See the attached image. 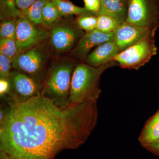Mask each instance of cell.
<instances>
[{
  "instance_id": "obj_1",
  "label": "cell",
  "mask_w": 159,
  "mask_h": 159,
  "mask_svg": "<svg viewBox=\"0 0 159 159\" xmlns=\"http://www.w3.org/2000/svg\"><path fill=\"white\" fill-rule=\"evenodd\" d=\"M0 111L1 159H53L86 142L97 125V101L59 108L42 96L5 100Z\"/></svg>"
},
{
  "instance_id": "obj_2",
  "label": "cell",
  "mask_w": 159,
  "mask_h": 159,
  "mask_svg": "<svg viewBox=\"0 0 159 159\" xmlns=\"http://www.w3.org/2000/svg\"><path fill=\"white\" fill-rule=\"evenodd\" d=\"M118 65L114 61L97 67L82 63L77 64L71 80L70 106L88 101H97L101 93L99 88L101 75L107 69Z\"/></svg>"
},
{
  "instance_id": "obj_3",
  "label": "cell",
  "mask_w": 159,
  "mask_h": 159,
  "mask_svg": "<svg viewBox=\"0 0 159 159\" xmlns=\"http://www.w3.org/2000/svg\"><path fill=\"white\" fill-rule=\"evenodd\" d=\"M77 64L73 61L63 60L51 64L44 82L41 96L61 109L70 107L69 96L72 75Z\"/></svg>"
},
{
  "instance_id": "obj_4",
  "label": "cell",
  "mask_w": 159,
  "mask_h": 159,
  "mask_svg": "<svg viewBox=\"0 0 159 159\" xmlns=\"http://www.w3.org/2000/svg\"><path fill=\"white\" fill-rule=\"evenodd\" d=\"M48 57L47 51L39 44L16 54L12 60L11 68L43 84L48 69Z\"/></svg>"
},
{
  "instance_id": "obj_5",
  "label": "cell",
  "mask_w": 159,
  "mask_h": 159,
  "mask_svg": "<svg viewBox=\"0 0 159 159\" xmlns=\"http://www.w3.org/2000/svg\"><path fill=\"white\" fill-rule=\"evenodd\" d=\"M155 33H150L134 44L120 52L113 61L122 69L139 70L157 54Z\"/></svg>"
},
{
  "instance_id": "obj_6",
  "label": "cell",
  "mask_w": 159,
  "mask_h": 159,
  "mask_svg": "<svg viewBox=\"0 0 159 159\" xmlns=\"http://www.w3.org/2000/svg\"><path fill=\"white\" fill-rule=\"evenodd\" d=\"M126 22L156 31L159 27V0H128Z\"/></svg>"
},
{
  "instance_id": "obj_7",
  "label": "cell",
  "mask_w": 159,
  "mask_h": 159,
  "mask_svg": "<svg viewBox=\"0 0 159 159\" xmlns=\"http://www.w3.org/2000/svg\"><path fill=\"white\" fill-rule=\"evenodd\" d=\"M9 94L3 100L13 102H25L34 97L41 96L43 84L38 83L25 74L11 70Z\"/></svg>"
},
{
  "instance_id": "obj_8",
  "label": "cell",
  "mask_w": 159,
  "mask_h": 159,
  "mask_svg": "<svg viewBox=\"0 0 159 159\" xmlns=\"http://www.w3.org/2000/svg\"><path fill=\"white\" fill-rule=\"evenodd\" d=\"M16 24L17 54L39 44L50 35L47 29L40 28L24 15L17 19Z\"/></svg>"
},
{
  "instance_id": "obj_9",
  "label": "cell",
  "mask_w": 159,
  "mask_h": 159,
  "mask_svg": "<svg viewBox=\"0 0 159 159\" xmlns=\"http://www.w3.org/2000/svg\"><path fill=\"white\" fill-rule=\"evenodd\" d=\"M49 32L51 45L59 53L70 51L84 34L77 26L74 27L64 24H55Z\"/></svg>"
},
{
  "instance_id": "obj_10",
  "label": "cell",
  "mask_w": 159,
  "mask_h": 159,
  "mask_svg": "<svg viewBox=\"0 0 159 159\" xmlns=\"http://www.w3.org/2000/svg\"><path fill=\"white\" fill-rule=\"evenodd\" d=\"M152 33L156 31L125 21L114 32L113 41L121 52Z\"/></svg>"
},
{
  "instance_id": "obj_11",
  "label": "cell",
  "mask_w": 159,
  "mask_h": 159,
  "mask_svg": "<svg viewBox=\"0 0 159 159\" xmlns=\"http://www.w3.org/2000/svg\"><path fill=\"white\" fill-rule=\"evenodd\" d=\"M114 32L104 33L97 29L86 32L78 41L77 45L71 51L72 56L85 60L91 50L107 42L113 41Z\"/></svg>"
},
{
  "instance_id": "obj_12",
  "label": "cell",
  "mask_w": 159,
  "mask_h": 159,
  "mask_svg": "<svg viewBox=\"0 0 159 159\" xmlns=\"http://www.w3.org/2000/svg\"><path fill=\"white\" fill-rule=\"evenodd\" d=\"M113 41L107 42L97 47L86 58L85 63L92 66H100L113 61L120 53Z\"/></svg>"
},
{
  "instance_id": "obj_13",
  "label": "cell",
  "mask_w": 159,
  "mask_h": 159,
  "mask_svg": "<svg viewBox=\"0 0 159 159\" xmlns=\"http://www.w3.org/2000/svg\"><path fill=\"white\" fill-rule=\"evenodd\" d=\"M98 15H105L112 18L119 25L126 21L128 15L127 0H99Z\"/></svg>"
},
{
  "instance_id": "obj_14",
  "label": "cell",
  "mask_w": 159,
  "mask_h": 159,
  "mask_svg": "<svg viewBox=\"0 0 159 159\" xmlns=\"http://www.w3.org/2000/svg\"><path fill=\"white\" fill-rule=\"evenodd\" d=\"M159 140V111L150 118L139 137L144 147L154 144Z\"/></svg>"
},
{
  "instance_id": "obj_15",
  "label": "cell",
  "mask_w": 159,
  "mask_h": 159,
  "mask_svg": "<svg viewBox=\"0 0 159 159\" xmlns=\"http://www.w3.org/2000/svg\"><path fill=\"white\" fill-rule=\"evenodd\" d=\"M54 3L61 16L71 15L91 14L98 16V15L86 9L85 8L75 6L65 0H51Z\"/></svg>"
},
{
  "instance_id": "obj_16",
  "label": "cell",
  "mask_w": 159,
  "mask_h": 159,
  "mask_svg": "<svg viewBox=\"0 0 159 159\" xmlns=\"http://www.w3.org/2000/svg\"><path fill=\"white\" fill-rule=\"evenodd\" d=\"M61 17L56 6L49 0L43 9V25L47 28H51L59 20Z\"/></svg>"
},
{
  "instance_id": "obj_17",
  "label": "cell",
  "mask_w": 159,
  "mask_h": 159,
  "mask_svg": "<svg viewBox=\"0 0 159 159\" xmlns=\"http://www.w3.org/2000/svg\"><path fill=\"white\" fill-rule=\"evenodd\" d=\"M49 0H36L23 14L24 16L37 25H43L42 11L44 6Z\"/></svg>"
},
{
  "instance_id": "obj_18",
  "label": "cell",
  "mask_w": 159,
  "mask_h": 159,
  "mask_svg": "<svg viewBox=\"0 0 159 159\" xmlns=\"http://www.w3.org/2000/svg\"><path fill=\"white\" fill-rule=\"evenodd\" d=\"M119 25V24L116 20L108 16L99 15L97 16L96 29L103 33L115 32Z\"/></svg>"
},
{
  "instance_id": "obj_19",
  "label": "cell",
  "mask_w": 159,
  "mask_h": 159,
  "mask_svg": "<svg viewBox=\"0 0 159 159\" xmlns=\"http://www.w3.org/2000/svg\"><path fill=\"white\" fill-rule=\"evenodd\" d=\"M16 21L17 20L11 18L3 20L0 25L1 39H8L15 40Z\"/></svg>"
},
{
  "instance_id": "obj_20",
  "label": "cell",
  "mask_w": 159,
  "mask_h": 159,
  "mask_svg": "<svg viewBox=\"0 0 159 159\" xmlns=\"http://www.w3.org/2000/svg\"><path fill=\"white\" fill-rule=\"evenodd\" d=\"M97 16L91 14L80 15L76 20V25L86 32L93 31L97 28Z\"/></svg>"
},
{
  "instance_id": "obj_21",
  "label": "cell",
  "mask_w": 159,
  "mask_h": 159,
  "mask_svg": "<svg viewBox=\"0 0 159 159\" xmlns=\"http://www.w3.org/2000/svg\"><path fill=\"white\" fill-rule=\"evenodd\" d=\"M0 53L12 60L18 53L15 40L8 39H1Z\"/></svg>"
},
{
  "instance_id": "obj_22",
  "label": "cell",
  "mask_w": 159,
  "mask_h": 159,
  "mask_svg": "<svg viewBox=\"0 0 159 159\" xmlns=\"http://www.w3.org/2000/svg\"><path fill=\"white\" fill-rule=\"evenodd\" d=\"M12 60L0 54V79L9 80Z\"/></svg>"
},
{
  "instance_id": "obj_23",
  "label": "cell",
  "mask_w": 159,
  "mask_h": 159,
  "mask_svg": "<svg viewBox=\"0 0 159 159\" xmlns=\"http://www.w3.org/2000/svg\"><path fill=\"white\" fill-rule=\"evenodd\" d=\"M1 12L8 16H14L19 12L15 0H1Z\"/></svg>"
},
{
  "instance_id": "obj_24",
  "label": "cell",
  "mask_w": 159,
  "mask_h": 159,
  "mask_svg": "<svg viewBox=\"0 0 159 159\" xmlns=\"http://www.w3.org/2000/svg\"><path fill=\"white\" fill-rule=\"evenodd\" d=\"M10 91L9 80L0 79V96L1 99H4L9 95Z\"/></svg>"
},
{
  "instance_id": "obj_25",
  "label": "cell",
  "mask_w": 159,
  "mask_h": 159,
  "mask_svg": "<svg viewBox=\"0 0 159 159\" xmlns=\"http://www.w3.org/2000/svg\"><path fill=\"white\" fill-rule=\"evenodd\" d=\"M84 1L86 9L98 15L100 9L99 0H84Z\"/></svg>"
},
{
  "instance_id": "obj_26",
  "label": "cell",
  "mask_w": 159,
  "mask_h": 159,
  "mask_svg": "<svg viewBox=\"0 0 159 159\" xmlns=\"http://www.w3.org/2000/svg\"><path fill=\"white\" fill-rule=\"evenodd\" d=\"M36 1V0H15V2L16 5L20 10L23 14Z\"/></svg>"
},
{
  "instance_id": "obj_27",
  "label": "cell",
  "mask_w": 159,
  "mask_h": 159,
  "mask_svg": "<svg viewBox=\"0 0 159 159\" xmlns=\"http://www.w3.org/2000/svg\"><path fill=\"white\" fill-rule=\"evenodd\" d=\"M146 148H149L151 150L154 151L155 152L159 153V143L157 144H151V145L146 146Z\"/></svg>"
},
{
  "instance_id": "obj_28",
  "label": "cell",
  "mask_w": 159,
  "mask_h": 159,
  "mask_svg": "<svg viewBox=\"0 0 159 159\" xmlns=\"http://www.w3.org/2000/svg\"><path fill=\"white\" fill-rule=\"evenodd\" d=\"M157 143H159V140H158L156 142H155V143H154V144H157Z\"/></svg>"
},
{
  "instance_id": "obj_29",
  "label": "cell",
  "mask_w": 159,
  "mask_h": 159,
  "mask_svg": "<svg viewBox=\"0 0 159 159\" xmlns=\"http://www.w3.org/2000/svg\"><path fill=\"white\" fill-rule=\"evenodd\" d=\"M127 1H128V0H127Z\"/></svg>"
}]
</instances>
